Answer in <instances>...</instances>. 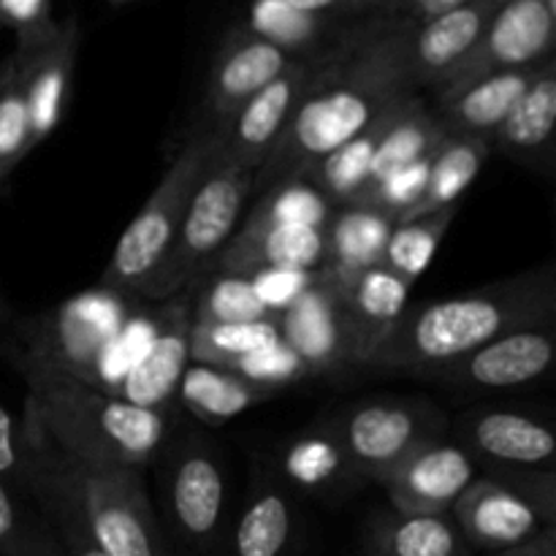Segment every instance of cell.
<instances>
[{"label": "cell", "mask_w": 556, "mask_h": 556, "mask_svg": "<svg viewBox=\"0 0 556 556\" xmlns=\"http://www.w3.org/2000/svg\"><path fill=\"white\" fill-rule=\"evenodd\" d=\"M451 519L472 552H505L556 527L525 492L492 472H481L451 505Z\"/></svg>", "instance_id": "cell-12"}, {"label": "cell", "mask_w": 556, "mask_h": 556, "mask_svg": "<svg viewBox=\"0 0 556 556\" xmlns=\"http://www.w3.org/2000/svg\"><path fill=\"white\" fill-rule=\"evenodd\" d=\"M489 556H556V527H546V530H541L530 541Z\"/></svg>", "instance_id": "cell-45"}, {"label": "cell", "mask_w": 556, "mask_h": 556, "mask_svg": "<svg viewBox=\"0 0 556 556\" xmlns=\"http://www.w3.org/2000/svg\"><path fill=\"white\" fill-rule=\"evenodd\" d=\"M33 152L30 128H27L25 101V63L14 49V71L0 87V193L9 185L11 174Z\"/></svg>", "instance_id": "cell-38"}, {"label": "cell", "mask_w": 556, "mask_h": 556, "mask_svg": "<svg viewBox=\"0 0 556 556\" xmlns=\"http://www.w3.org/2000/svg\"><path fill=\"white\" fill-rule=\"evenodd\" d=\"M445 139H448V130L443 128V123L438 119L434 109L429 106L427 98H424L421 92L407 96L405 101L394 109L389 125H386V134L383 139H380L378 152H375L372 172H369V182L367 188H364V193H367L378 179H383L386 174L396 172V168L402 166H410V163L416 161L432 157ZM362 195H358V199H362Z\"/></svg>", "instance_id": "cell-27"}, {"label": "cell", "mask_w": 556, "mask_h": 556, "mask_svg": "<svg viewBox=\"0 0 556 556\" xmlns=\"http://www.w3.org/2000/svg\"><path fill=\"white\" fill-rule=\"evenodd\" d=\"M0 481L30 500V451L22 418H14L0 405ZM33 503V500H30Z\"/></svg>", "instance_id": "cell-41"}, {"label": "cell", "mask_w": 556, "mask_h": 556, "mask_svg": "<svg viewBox=\"0 0 556 556\" xmlns=\"http://www.w3.org/2000/svg\"><path fill=\"white\" fill-rule=\"evenodd\" d=\"M282 3L291 5L299 14L331 22L342 30H353V27H362L367 22L386 16L380 0H282Z\"/></svg>", "instance_id": "cell-43"}, {"label": "cell", "mask_w": 556, "mask_h": 556, "mask_svg": "<svg viewBox=\"0 0 556 556\" xmlns=\"http://www.w3.org/2000/svg\"><path fill=\"white\" fill-rule=\"evenodd\" d=\"M364 556H472L451 514L378 510L364 527Z\"/></svg>", "instance_id": "cell-25"}, {"label": "cell", "mask_w": 556, "mask_h": 556, "mask_svg": "<svg viewBox=\"0 0 556 556\" xmlns=\"http://www.w3.org/2000/svg\"><path fill=\"white\" fill-rule=\"evenodd\" d=\"M546 63L440 87V90H432L434 98L429 101V106L434 109L448 136H476V139L492 141L494 130L503 125L510 109L525 96V90Z\"/></svg>", "instance_id": "cell-21"}, {"label": "cell", "mask_w": 556, "mask_h": 556, "mask_svg": "<svg viewBox=\"0 0 556 556\" xmlns=\"http://www.w3.org/2000/svg\"><path fill=\"white\" fill-rule=\"evenodd\" d=\"M459 445L478 467L503 470H554V429L532 413L510 407H476L456 416Z\"/></svg>", "instance_id": "cell-14"}, {"label": "cell", "mask_w": 556, "mask_h": 556, "mask_svg": "<svg viewBox=\"0 0 556 556\" xmlns=\"http://www.w3.org/2000/svg\"><path fill=\"white\" fill-rule=\"evenodd\" d=\"M554 326L516 329L445 367L432 369L424 378L456 391L525 389L552 372L556 356Z\"/></svg>", "instance_id": "cell-11"}, {"label": "cell", "mask_w": 556, "mask_h": 556, "mask_svg": "<svg viewBox=\"0 0 556 556\" xmlns=\"http://www.w3.org/2000/svg\"><path fill=\"white\" fill-rule=\"evenodd\" d=\"M286 470L293 481L313 492L345 494L348 489H356L362 483L342 456L340 445L320 427L315 432L302 434L291 445L286 456Z\"/></svg>", "instance_id": "cell-34"}, {"label": "cell", "mask_w": 556, "mask_h": 556, "mask_svg": "<svg viewBox=\"0 0 556 556\" xmlns=\"http://www.w3.org/2000/svg\"><path fill=\"white\" fill-rule=\"evenodd\" d=\"M329 280L334 282L337 299H340L351 362L353 367H364L375 348L386 340V334L394 329V324L407 309L413 286H407L383 264L348 280H337L331 275Z\"/></svg>", "instance_id": "cell-17"}, {"label": "cell", "mask_w": 556, "mask_h": 556, "mask_svg": "<svg viewBox=\"0 0 556 556\" xmlns=\"http://www.w3.org/2000/svg\"><path fill=\"white\" fill-rule=\"evenodd\" d=\"M556 0H500L472 52L434 90L554 58Z\"/></svg>", "instance_id": "cell-10"}, {"label": "cell", "mask_w": 556, "mask_h": 556, "mask_svg": "<svg viewBox=\"0 0 556 556\" xmlns=\"http://www.w3.org/2000/svg\"><path fill=\"white\" fill-rule=\"evenodd\" d=\"M324 228L291 226V223L253 226V223L242 220L212 271L250 275V271L269 269V266H280V269H324Z\"/></svg>", "instance_id": "cell-23"}, {"label": "cell", "mask_w": 556, "mask_h": 556, "mask_svg": "<svg viewBox=\"0 0 556 556\" xmlns=\"http://www.w3.org/2000/svg\"><path fill=\"white\" fill-rule=\"evenodd\" d=\"M362 483L378 481L416 445L443 438L448 418L427 400H367L331 410L318 424Z\"/></svg>", "instance_id": "cell-8"}, {"label": "cell", "mask_w": 556, "mask_h": 556, "mask_svg": "<svg viewBox=\"0 0 556 556\" xmlns=\"http://www.w3.org/2000/svg\"><path fill=\"white\" fill-rule=\"evenodd\" d=\"M79 25L76 20L60 22L58 30L38 47H16L25 63V101L30 147L36 150L63 123L74 81Z\"/></svg>", "instance_id": "cell-19"}, {"label": "cell", "mask_w": 556, "mask_h": 556, "mask_svg": "<svg viewBox=\"0 0 556 556\" xmlns=\"http://www.w3.org/2000/svg\"><path fill=\"white\" fill-rule=\"evenodd\" d=\"M0 25L16 33V47H38L60 22L49 14V0H0Z\"/></svg>", "instance_id": "cell-42"}, {"label": "cell", "mask_w": 556, "mask_h": 556, "mask_svg": "<svg viewBox=\"0 0 556 556\" xmlns=\"http://www.w3.org/2000/svg\"><path fill=\"white\" fill-rule=\"evenodd\" d=\"M492 155V141L476 139V136H448L440 144L429 161L427 185H424V195L416 206L405 215L410 217L432 215L438 210H448V206L459 204L462 195L467 193L476 177L481 174L483 163ZM402 223V220H400Z\"/></svg>", "instance_id": "cell-30"}, {"label": "cell", "mask_w": 556, "mask_h": 556, "mask_svg": "<svg viewBox=\"0 0 556 556\" xmlns=\"http://www.w3.org/2000/svg\"><path fill=\"white\" fill-rule=\"evenodd\" d=\"M391 231L394 220L375 206H334L324 226V269L337 280H348L380 266Z\"/></svg>", "instance_id": "cell-26"}, {"label": "cell", "mask_w": 556, "mask_h": 556, "mask_svg": "<svg viewBox=\"0 0 556 556\" xmlns=\"http://www.w3.org/2000/svg\"><path fill=\"white\" fill-rule=\"evenodd\" d=\"M380 3H383L386 16H394V11H396V5H400V0H380Z\"/></svg>", "instance_id": "cell-47"}, {"label": "cell", "mask_w": 556, "mask_h": 556, "mask_svg": "<svg viewBox=\"0 0 556 556\" xmlns=\"http://www.w3.org/2000/svg\"><path fill=\"white\" fill-rule=\"evenodd\" d=\"M280 342L277 318L250 324H193L190 326V364L228 369L244 356Z\"/></svg>", "instance_id": "cell-33"}, {"label": "cell", "mask_w": 556, "mask_h": 556, "mask_svg": "<svg viewBox=\"0 0 556 556\" xmlns=\"http://www.w3.org/2000/svg\"><path fill=\"white\" fill-rule=\"evenodd\" d=\"M253 172L231 163L217 150L190 199L172 250L141 291L147 302H168L215 269L242 223L244 204L253 195Z\"/></svg>", "instance_id": "cell-6"}, {"label": "cell", "mask_w": 556, "mask_h": 556, "mask_svg": "<svg viewBox=\"0 0 556 556\" xmlns=\"http://www.w3.org/2000/svg\"><path fill=\"white\" fill-rule=\"evenodd\" d=\"M277 329H280V340L309 369V378L353 367L340 299H337L334 282L324 269L309 291H304L286 313L277 315Z\"/></svg>", "instance_id": "cell-18"}, {"label": "cell", "mask_w": 556, "mask_h": 556, "mask_svg": "<svg viewBox=\"0 0 556 556\" xmlns=\"http://www.w3.org/2000/svg\"><path fill=\"white\" fill-rule=\"evenodd\" d=\"M223 144L220 130H210L199 125V130L190 134L182 150L168 163L166 174L161 177L157 188L141 206L139 215L130 220L123 237L117 239L106 271H103V288L117 293H136L147 288L157 266L163 264L166 253L172 250L174 237L179 231L190 199L199 188L201 177L210 168L212 157L217 155Z\"/></svg>", "instance_id": "cell-5"}, {"label": "cell", "mask_w": 556, "mask_h": 556, "mask_svg": "<svg viewBox=\"0 0 556 556\" xmlns=\"http://www.w3.org/2000/svg\"><path fill=\"white\" fill-rule=\"evenodd\" d=\"M334 49L296 58L275 81H269L264 90L255 92L223 128L220 155L237 163V166L248 168V172H258L266 157H269V152L275 150L277 141H280V136L291 125L299 103L304 101V96L318 81L320 71L326 68Z\"/></svg>", "instance_id": "cell-9"}, {"label": "cell", "mask_w": 556, "mask_h": 556, "mask_svg": "<svg viewBox=\"0 0 556 556\" xmlns=\"http://www.w3.org/2000/svg\"><path fill=\"white\" fill-rule=\"evenodd\" d=\"M163 532L188 556H226L228 478L220 454L201 434H172L152 459Z\"/></svg>", "instance_id": "cell-4"}, {"label": "cell", "mask_w": 556, "mask_h": 556, "mask_svg": "<svg viewBox=\"0 0 556 556\" xmlns=\"http://www.w3.org/2000/svg\"><path fill=\"white\" fill-rule=\"evenodd\" d=\"M299 535V505L291 489L255 470L248 497L228 530L226 556H291Z\"/></svg>", "instance_id": "cell-22"}, {"label": "cell", "mask_w": 556, "mask_h": 556, "mask_svg": "<svg viewBox=\"0 0 556 556\" xmlns=\"http://www.w3.org/2000/svg\"><path fill=\"white\" fill-rule=\"evenodd\" d=\"M228 369L242 375V378L253 380V383L266 386V389L275 391H282L288 389V386L299 383V380L309 378V369L304 367L302 358H299L282 340L264 348V351L250 353V356H244L242 362H237Z\"/></svg>", "instance_id": "cell-39"}, {"label": "cell", "mask_w": 556, "mask_h": 556, "mask_svg": "<svg viewBox=\"0 0 556 556\" xmlns=\"http://www.w3.org/2000/svg\"><path fill=\"white\" fill-rule=\"evenodd\" d=\"M244 27L255 33V36L277 43V47L286 49L293 58L329 52L342 38L356 30V27L342 30V27L331 25V22L318 20V16L299 14V11H293L282 0H253Z\"/></svg>", "instance_id": "cell-31"}, {"label": "cell", "mask_w": 556, "mask_h": 556, "mask_svg": "<svg viewBox=\"0 0 556 556\" xmlns=\"http://www.w3.org/2000/svg\"><path fill=\"white\" fill-rule=\"evenodd\" d=\"M193 302V324H250L275 318L258 302L248 275L212 271L204 277V286Z\"/></svg>", "instance_id": "cell-35"}, {"label": "cell", "mask_w": 556, "mask_h": 556, "mask_svg": "<svg viewBox=\"0 0 556 556\" xmlns=\"http://www.w3.org/2000/svg\"><path fill=\"white\" fill-rule=\"evenodd\" d=\"M11 71H14V52H11L5 60H0V87L5 85V79L11 76Z\"/></svg>", "instance_id": "cell-46"}, {"label": "cell", "mask_w": 556, "mask_h": 556, "mask_svg": "<svg viewBox=\"0 0 556 556\" xmlns=\"http://www.w3.org/2000/svg\"><path fill=\"white\" fill-rule=\"evenodd\" d=\"M0 556H63L43 516L5 481H0Z\"/></svg>", "instance_id": "cell-36"}, {"label": "cell", "mask_w": 556, "mask_h": 556, "mask_svg": "<svg viewBox=\"0 0 556 556\" xmlns=\"http://www.w3.org/2000/svg\"><path fill=\"white\" fill-rule=\"evenodd\" d=\"M334 206L307 182V179H288L261 193L258 204L250 210L244 223L269 226V223H291V226L324 228Z\"/></svg>", "instance_id": "cell-37"}, {"label": "cell", "mask_w": 556, "mask_h": 556, "mask_svg": "<svg viewBox=\"0 0 556 556\" xmlns=\"http://www.w3.org/2000/svg\"><path fill=\"white\" fill-rule=\"evenodd\" d=\"M543 324H556L554 264L503 277L459 296L407 307L364 367L424 378L497 337Z\"/></svg>", "instance_id": "cell-2"}, {"label": "cell", "mask_w": 556, "mask_h": 556, "mask_svg": "<svg viewBox=\"0 0 556 556\" xmlns=\"http://www.w3.org/2000/svg\"><path fill=\"white\" fill-rule=\"evenodd\" d=\"M190 326H193V304L185 299H168L163 324L147 342V351L128 375L114 389V394L152 410L172 413L177 402V389L182 383L185 369L190 367Z\"/></svg>", "instance_id": "cell-16"}, {"label": "cell", "mask_w": 556, "mask_h": 556, "mask_svg": "<svg viewBox=\"0 0 556 556\" xmlns=\"http://www.w3.org/2000/svg\"><path fill=\"white\" fill-rule=\"evenodd\" d=\"M465 3H470V0H400L394 16L405 22V25L416 27V25H424V22L434 20V16L445 14V11L459 9V5Z\"/></svg>", "instance_id": "cell-44"}, {"label": "cell", "mask_w": 556, "mask_h": 556, "mask_svg": "<svg viewBox=\"0 0 556 556\" xmlns=\"http://www.w3.org/2000/svg\"><path fill=\"white\" fill-rule=\"evenodd\" d=\"M60 470L87 532L106 556H179L157 519L144 470L87 465L58 448Z\"/></svg>", "instance_id": "cell-7"}, {"label": "cell", "mask_w": 556, "mask_h": 556, "mask_svg": "<svg viewBox=\"0 0 556 556\" xmlns=\"http://www.w3.org/2000/svg\"><path fill=\"white\" fill-rule=\"evenodd\" d=\"M500 0H470L454 11L410 27L407 36V76L410 85L434 90L478 43Z\"/></svg>", "instance_id": "cell-20"}, {"label": "cell", "mask_w": 556, "mask_h": 556, "mask_svg": "<svg viewBox=\"0 0 556 556\" xmlns=\"http://www.w3.org/2000/svg\"><path fill=\"white\" fill-rule=\"evenodd\" d=\"M277 394L280 391L253 383V380L242 378L231 369L204 367V364H190L177 389V400L188 407L190 416L199 418L201 424H210V427L231 421V418L242 416L244 410Z\"/></svg>", "instance_id": "cell-28"}, {"label": "cell", "mask_w": 556, "mask_h": 556, "mask_svg": "<svg viewBox=\"0 0 556 556\" xmlns=\"http://www.w3.org/2000/svg\"><path fill=\"white\" fill-rule=\"evenodd\" d=\"M11 362L27 386L25 410L71 459L147 470L174 434L172 413L134 405L27 351H16Z\"/></svg>", "instance_id": "cell-3"}, {"label": "cell", "mask_w": 556, "mask_h": 556, "mask_svg": "<svg viewBox=\"0 0 556 556\" xmlns=\"http://www.w3.org/2000/svg\"><path fill=\"white\" fill-rule=\"evenodd\" d=\"M481 476L478 462L445 438L407 451L383 478L391 508L402 514H448L459 494Z\"/></svg>", "instance_id": "cell-13"}, {"label": "cell", "mask_w": 556, "mask_h": 556, "mask_svg": "<svg viewBox=\"0 0 556 556\" xmlns=\"http://www.w3.org/2000/svg\"><path fill=\"white\" fill-rule=\"evenodd\" d=\"M456 215H459V204L448 206V210H438L432 215L394 223V231H391L383 253L386 269L402 277L407 286H416L418 277L432 264L434 253H438L440 242L448 233Z\"/></svg>", "instance_id": "cell-32"}, {"label": "cell", "mask_w": 556, "mask_h": 556, "mask_svg": "<svg viewBox=\"0 0 556 556\" xmlns=\"http://www.w3.org/2000/svg\"><path fill=\"white\" fill-rule=\"evenodd\" d=\"M407 36L410 25L396 16H380L356 27L331 52L286 134L255 172L253 193L299 179L315 161L418 92L407 76Z\"/></svg>", "instance_id": "cell-1"}, {"label": "cell", "mask_w": 556, "mask_h": 556, "mask_svg": "<svg viewBox=\"0 0 556 556\" xmlns=\"http://www.w3.org/2000/svg\"><path fill=\"white\" fill-rule=\"evenodd\" d=\"M248 277L253 282V291L258 296V302L266 307V313L277 318L304 291H309L318 282L320 269H280V266H269V269L250 271Z\"/></svg>", "instance_id": "cell-40"}, {"label": "cell", "mask_w": 556, "mask_h": 556, "mask_svg": "<svg viewBox=\"0 0 556 556\" xmlns=\"http://www.w3.org/2000/svg\"><path fill=\"white\" fill-rule=\"evenodd\" d=\"M5 315H9V307H5L3 296H0V318H5Z\"/></svg>", "instance_id": "cell-48"}, {"label": "cell", "mask_w": 556, "mask_h": 556, "mask_svg": "<svg viewBox=\"0 0 556 556\" xmlns=\"http://www.w3.org/2000/svg\"><path fill=\"white\" fill-rule=\"evenodd\" d=\"M293 60L296 58L288 54L286 49L255 36L244 25L228 33L215 63H212L210 76H206L204 101H201L204 128L223 134L228 119L255 92L264 90L269 81H275Z\"/></svg>", "instance_id": "cell-15"}, {"label": "cell", "mask_w": 556, "mask_h": 556, "mask_svg": "<svg viewBox=\"0 0 556 556\" xmlns=\"http://www.w3.org/2000/svg\"><path fill=\"white\" fill-rule=\"evenodd\" d=\"M556 60H548L492 136V152L532 172H554Z\"/></svg>", "instance_id": "cell-24"}, {"label": "cell", "mask_w": 556, "mask_h": 556, "mask_svg": "<svg viewBox=\"0 0 556 556\" xmlns=\"http://www.w3.org/2000/svg\"><path fill=\"white\" fill-rule=\"evenodd\" d=\"M400 103H396V106H400ZM394 109L380 114V117L375 119L372 125H367L362 134L353 136L351 141L337 147L334 152L324 155L320 161H315L313 166L302 174V179H307L331 206L356 204L358 195L364 193V188H367L369 182V172H372L375 152H378V144L380 139H383L386 125H389Z\"/></svg>", "instance_id": "cell-29"}]
</instances>
